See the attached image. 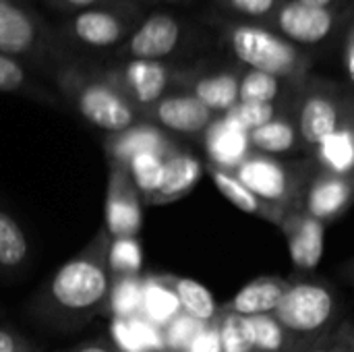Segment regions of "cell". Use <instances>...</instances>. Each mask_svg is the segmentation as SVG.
<instances>
[{"instance_id":"1","label":"cell","mask_w":354,"mask_h":352,"mask_svg":"<svg viewBox=\"0 0 354 352\" xmlns=\"http://www.w3.org/2000/svg\"><path fill=\"white\" fill-rule=\"evenodd\" d=\"M110 241L106 228H100L91 243L54 274L48 286V305L54 315L87 322L108 305L112 286L108 270Z\"/></svg>"},{"instance_id":"2","label":"cell","mask_w":354,"mask_h":352,"mask_svg":"<svg viewBox=\"0 0 354 352\" xmlns=\"http://www.w3.org/2000/svg\"><path fill=\"white\" fill-rule=\"evenodd\" d=\"M340 305L334 288L315 278L297 276L274 311L276 322L288 338L290 352H303L338 326Z\"/></svg>"},{"instance_id":"3","label":"cell","mask_w":354,"mask_h":352,"mask_svg":"<svg viewBox=\"0 0 354 352\" xmlns=\"http://www.w3.org/2000/svg\"><path fill=\"white\" fill-rule=\"evenodd\" d=\"M226 44L245 68L295 83H303L311 75V52L295 46L266 23H230L226 27Z\"/></svg>"},{"instance_id":"4","label":"cell","mask_w":354,"mask_h":352,"mask_svg":"<svg viewBox=\"0 0 354 352\" xmlns=\"http://www.w3.org/2000/svg\"><path fill=\"white\" fill-rule=\"evenodd\" d=\"M295 120L307 156L332 133L354 120V93L332 79L309 75L295 100Z\"/></svg>"},{"instance_id":"5","label":"cell","mask_w":354,"mask_h":352,"mask_svg":"<svg viewBox=\"0 0 354 352\" xmlns=\"http://www.w3.org/2000/svg\"><path fill=\"white\" fill-rule=\"evenodd\" d=\"M315 172L317 166L309 156L303 160H284L253 151L232 174L261 201L290 214L301 210L307 185Z\"/></svg>"},{"instance_id":"6","label":"cell","mask_w":354,"mask_h":352,"mask_svg":"<svg viewBox=\"0 0 354 352\" xmlns=\"http://www.w3.org/2000/svg\"><path fill=\"white\" fill-rule=\"evenodd\" d=\"M353 15L354 4L342 8H315L295 0H282L266 25L309 52L340 39Z\"/></svg>"},{"instance_id":"7","label":"cell","mask_w":354,"mask_h":352,"mask_svg":"<svg viewBox=\"0 0 354 352\" xmlns=\"http://www.w3.org/2000/svg\"><path fill=\"white\" fill-rule=\"evenodd\" d=\"M141 195L129 174V168L110 162V180L106 195V232L110 239H133L143 224Z\"/></svg>"},{"instance_id":"8","label":"cell","mask_w":354,"mask_h":352,"mask_svg":"<svg viewBox=\"0 0 354 352\" xmlns=\"http://www.w3.org/2000/svg\"><path fill=\"white\" fill-rule=\"evenodd\" d=\"M75 104L87 122L114 135L135 127L137 120L133 106L116 89L104 83H85L77 87Z\"/></svg>"},{"instance_id":"9","label":"cell","mask_w":354,"mask_h":352,"mask_svg":"<svg viewBox=\"0 0 354 352\" xmlns=\"http://www.w3.org/2000/svg\"><path fill=\"white\" fill-rule=\"evenodd\" d=\"M286 239L288 255L292 266L301 276H307L313 272L322 257H324V247H326V224L315 220L303 210L290 212L282 218L278 224Z\"/></svg>"},{"instance_id":"10","label":"cell","mask_w":354,"mask_h":352,"mask_svg":"<svg viewBox=\"0 0 354 352\" xmlns=\"http://www.w3.org/2000/svg\"><path fill=\"white\" fill-rule=\"evenodd\" d=\"M354 203V178L353 176H336L317 170L307 185L301 210L319 220L322 224H330L346 214Z\"/></svg>"},{"instance_id":"11","label":"cell","mask_w":354,"mask_h":352,"mask_svg":"<svg viewBox=\"0 0 354 352\" xmlns=\"http://www.w3.org/2000/svg\"><path fill=\"white\" fill-rule=\"evenodd\" d=\"M156 122L178 135H203L218 118L193 93H178L162 98L153 108Z\"/></svg>"},{"instance_id":"12","label":"cell","mask_w":354,"mask_h":352,"mask_svg":"<svg viewBox=\"0 0 354 352\" xmlns=\"http://www.w3.org/2000/svg\"><path fill=\"white\" fill-rule=\"evenodd\" d=\"M203 143L209 158L207 164L228 172H234L253 154L249 133L228 116H218L209 124V129L203 133Z\"/></svg>"},{"instance_id":"13","label":"cell","mask_w":354,"mask_h":352,"mask_svg":"<svg viewBox=\"0 0 354 352\" xmlns=\"http://www.w3.org/2000/svg\"><path fill=\"white\" fill-rule=\"evenodd\" d=\"M180 23L164 12L151 15L141 23L129 41V52L137 60H160L170 56L180 44Z\"/></svg>"},{"instance_id":"14","label":"cell","mask_w":354,"mask_h":352,"mask_svg":"<svg viewBox=\"0 0 354 352\" xmlns=\"http://www.w3.org/2000/svg\"><path fill=\"white\" fill-rule=\"evenodd\" d=\"M251 149L255 154L272 156V158H284V156H297L307 154L305 143L299 135V127L295 120V106L282 114H278L274 120L266 122L263 127L249 133Z\"/></svg>"},{"instance_id":"15","label":"cell","mask_w":354,"mask_h":352,"mask_svg":"<svg viewBox=\"0 0 354 352\" xmlns=\"http://www.w3.org/2000/svg\"><path fill=\"white\" fill-rule=\"evenodd\" d=\"M286 288H288L286 278L261 276L251 280L247 286H243L226 305H222V309L228 313H236L241 317L274 315Z\"/></svg>"},{"instance_id":"16","label":"cell","mask_w":354,"mask_h":352,"mask_svg":"<svg viewBox=\"0 0 354 352\" xmlns=\"http://www.w3.org/2000/svg\"><path fill=\"white\" fill-rule=\"evenodd\" d=\"M176 147L172 139L166 137L164 131L151 127V124H141V127H131L122 133H116L108 141V158L110 162L118 164H129V160L137 154L151 151L158 156H170Z\"/></svg>"},{"instance_id":"17","label":"cell","mask_w":354,"mask_h":352,"mask_svg":"<svg viewBox=\"0 0 354 352\" xmlns=\"http://www.w3.org/2000/svg\"><path fill=\"white\" fill-rule=\"evenodd\" d=\"M203 174V164L185 149H174L164 160V183L151 203H172L195 189Z\"/></svg>"},{"instance_id":"18","label":"cell","mask_w":354,"mask_h":352,"mask_svg":"<svg viewBox=\"0 0 354 352\" xmlns=\"http://www.w3.org/2000/svg\"><path fill=\"white\" fill-rule=\"evenodd\" d=\"M207 172H209V176H212L216 189H218L234 207H239L241 212L251 214V216H257V218H261V220H266V222H272V224H276V226H278V224L282 222V218L286 216V212H282L280 207H276V205H272V203H266V201H261L255 193H251V191H249L232 172L222 170V168L212 166V164H207Z\"/></svg>"},{"instance_id":"19","label":"cell","mask_w":354,"mask_h":352,"mask_svg":"<svg viewBox=\"0 0 354 352\" xmlns=\"http://www.w3.org/2000/svg\"><path fill=\"white\" fill-rule=\"evenodd\" d=\"M309 158L322 172L336 176H354V120L324 139L309 154Z\"/></svg>"},{"instance_id":"20","label":"cell","mask_w":354,"mask_h":352,"mask_svg":"<svg viewBox=\"0 0 354 352\" xmlns=\"http://www.w3.org/2000/svg\"><path fill=\"white\" fill-rule=\"evenodd\" d=\"M303 83L286 81L268 73H259L253 68H245L241 73L239 85V102L247 104H280L297 98L299 87Z\"/></svg>"},{"instance_id":"21","label":"cell","mask_w":354,"mask_h":352,"mask_svg":"<svg viewBox=\"0 0 354 352\" xmlns=\"http://www.w3.org/2000/svg\"><path fill=\"white\" fill-rule=\"evenodd\" d=\"M239 85L241 73L222 71L199 77L193 83V95L203 106H207L216 116H224L239 104Z\"/></svg>"},{"instance_id":"22","label":"cell","mask_w":354,"mask_h":352,"mask_svg":"<svg viewBox=\"0 0 354 352\" xmlns=\"http://www.w3.org/2000/svg\"><path fill=\"white\" fill-rule=\"evenodd\" d=\"M168 282L180 303V311L193 319H197L203 326H209L218 322L222 307L216 303L214 295L197 280L191 278H174L168 276Z\"/></svg>"},{"instance_id":"23","label":"cell","mask_w":354,"mask_h":352,"mask_svg":"<svg viewBox=\"0 0 354 352\" xmlns=\"http://www.w3.org/2000/svg\"><path fill=\"white\" fill-rule=\"evenodd\" d=\"M35 41L33 21L8 0H0V54L27 52Z\"/></svg>"},{"instance_id":"24","label":"cell","mask_w":354,"mask_h":352,"mask_svg":"<svg viewBox=\"0 0 354 352\" xmlns=\"http://www.w3.org/2000/svg\"><path fill=\"white\" fill-rule=\"evenodd\" d=\"M127 81L131 85L135 100L147 106L162 100L170 81V73L158 60H135L127 68Z\"/></svg>"},{"instance_id":"25","label":"cell","mask_w":354,"mask_h":352,"mask_svg":"<svg viewBox=\"0 0 354 352\" xmlns=\"http://www.w3.org/2000/svg\"><path fill=\"white\" fill-rule=\"evenodd\" d=\"M180 303L168 282V276L147 278L143 286V311L141 317L164 328L176 315H180Z\"/></svg>"},{"instance_id":"26","label":"cell","mask_w":354,"mask_h":352,"mask_svg":"<svg viewBox=\"0 0 354 352\" xmlns=\"http://www.w3.org/2000/svg\"><path fill=\"white\" fill-rule=\"evenodd\" d=\"M77 37L89 46H112L120 39L122 33V23L110 12L104 10H85L75 19L73 25Z\"/></svg>"},{"instance_id":"27","label":"cell","mask_w":354,"mask_h":352,"mask_svg":"<svg viewBox=\"0 0 354 352\" xmlns=\"http://www.w3.org/2000/svg\"><path fill=\"white\" fill-rule=\"evenodd\" d=\"M143 286L145 280L139 276H120L112 278L108 295V313L112 319H131L139 317L143 311Z\"/></svg>"},{"instance_id":"28","label":"cell","mask_w":354,"mask_h":352,"mask_svg":"<svg viewBox=\"0 0 354 352\" xmlns=\"http://www.w3.org/2000/svg\"><path fill=\"white\" fill-rule=\"evenodd\" d=\"M164 156L151 154V151H143L137 154L129 160L127 168L129 174L141 195V199L145 203H151V199L156 197V193L162 189L164 183Z\"/></svg>"},{"instance_id":"29","label":"cell","mask_w":354,"mask_h":352,"mask_svg":"<svg viewBox=\"0 0 354 352\" xmlns=\"http://www.w3.org/2000/svg\"><path fill=\"white\" fill-rule=\"evenodd\" d=\"M29 257V241L21 224L0 210V268L19 270Z\"/></svg>"},{"instance_id":"30","label":"cell","mask_w":354,"mask_h":352,"mask_svg":"<svg viewBox=\"0 0 354 352\" xmlns=\"http://www.w3.org/2000/svg\"><path fill=\"white\" fill-rule=\"evenodd\" d=\"M218 334L222 352H257L249 317H241L222 309L218 317Z\"/></svg>"},{"instance_id":"31","label":"cell","mask_w":354,"mask_h":352,"mask_svg":"<svg viewBox=\"0 0 354 352\" xmlns=\"http://www.w3.org/2000/svg\"><path fill=\"white\" fill-rule=\"evenodd\" d=\"M143 268V251L137 241L133 239H112L108 249V270L112 278L120 276H139Z\"/></svg>"},{"instance_id":"32","label":"cell","mask_w":354,"mask_h":352,"mask_svg":"<svg viewBox=\"0 0 354 352\" xmlns=\"http://www.w3.org/2000/svg\"><path fill=\"white\" fill-rule=\"evenodd\" d=\"M295 100H297V98H295ZM295 100H290V102H280V104H247V102H239V104H236L228 114H224V116H228V118H230L232 122H236L241 129H245L247 133H251V131L263 127L266 122L274 120L278 114L290 110V108L295 106Z\"/></svg>"},{"instance_id":"33","label":"cell","mask_w":354,"mask_h":352,"mask_svg":"<svg viewBox=\"0 0 354 352\" xmlns=\"http://www.w3.org/2000/svg\"><path fill=\"white\" fill-rule=\"evenodd\" d=\"M257 352H290L288 338L274 315L249 317Z\"/></svg>"},{"instance_id":"34","label":"cell","mask_w":354,"mask_h":352,"mask_svg":"<svg viewBox=\"0 0 354 352\" xmlns=\"http://www.w3.org/2000/svg\"><path fill=\"white\" fill-rule=\"evenodd\" d=\"M162 330H164L166 351L185 352L189 349V344L195 340V336L203 330V324H199L197 319H193V317L180 313V315H176L168 326H164Z\"/></svg>"},{"instance_id":"35","label":"cell","mask_w":354,"mask_h":352,"mask_svg":"<svg viewBox=\"0 0 354 352\" xmlns=\"http://www.w3.org/2000/svg\"><path fill=\"white\" fill-rule=\"evenodd\" d=\"M222 8L228 12L251 21V23H268L274 10L280 6L282 0H218Z\"/></svg>"},{"instance_id":"36","label":"cell","mask_w":354,"mask_h":352,"mask_svg":"<svg viewBox=\"0 0 354 352\" xmlns=\"http://www.w3.org/2000/svg\"><path fill=\"white\" fill-rule=\"evenodd\" d=\"M303 352H354L353 324H338L330 334H326Z\"/></svg>"},{"instance_id":"37","label":"cell","mask_w":354,"mask_h":352,"mask_svg":"<svg viewBox=\"0 0 354 352\" xmlns=\"http://www.w3.org/2000/svg\"><path fill=\"white\" fill-rule=\"evenodd\" d=\"M340 62L346 77V87L354 93V15L348 19L342 35H340Z\"/></svg>"},{"instance_id":"38","label":"cell","mask_w":354,"mask_h":352,"mask_svg":"<svg viewBox=\"0 0 354 352\" xmlns=\"http://www.w3.org/2000/svg\"><path fill=\"white\" fill-rule=\"evenodd\" d=\"M25 85L23 66L6 54H0V91H19Z\"/></svg>"},{"instance_id":"39","label":"cell","mask_w":354,"mask_h":352,"mask_svg":"<svg viewBox=\"0 0 354 352\" xmlns=\"http://www.w3.org/2000/svg\"><path fill=\"white\" fill-rule=\"evenodd\" d=\"M185 352H222L220 346V334H218V322L203 326V330L195 336V340L189 344Z\"/></svg>"},{"instance_id":"40","label":"cell","mask_w":354,"mask_h":352,"mask_svg":"<svg viewBox=\"0 0 354 352\" xmlns=\"http://www.w3.org/2000/svg\"><path fill=\"white\" fill-rule=\"evenodd\" d=\"M0 352H37L21 334L0 328Z\"/></svg>"},{"instance_id":"41","label":"cell","mask_w":354,"mask_h":352,"mask_svg":"<svg viewBox=\"0 0 354 352\" xmlns=\"http://www.w3.org/2000/svg\"><path fill=\"white\" fill-rule=\"evenodd\" d=\"M307 6H315V8H342V6H351L354 0H295Z\"/></svg>"},{"instance_id":"42","label":"cell","mask_w":354,"mask_h":352,"mask_svg":"<svg viewBox=\"0 0 354 352\" xmlns=\"http://www.w3.org/2000/svg\"><path fill=\"white\" fill-rule=\"evenodd\" d=\"M68 352H118L114 346H108V344H102V342H91V344H83V346H77Z\"/></svg>"},{"instance_id":"43","label":"cell","mask_w":354,"mask_h":352,"mask_svg":"<svg viewBox=\"0 0 354 352\" xmlns=\"http://www.w3.org/2000/svg\"><path fill=\"white\" fill-rule=\"evenodd\" d=\"M68 2H73V4H77V6H85V4H91L93 0H68Z\"/></svg>"},{"instance_id":"44","label":"cell","mask_w":354,"mask_h":352,"mask_svg":"<svg viewBox=\"0 0 354 352\" xmlns=\"http://www.w3.org/2000/svg\"><path fill=\"white\" fill-rule=\"evenodd\" d=\"M348 278H351V282H353V286H354V263H353V268H348Z\"/></svg>"},{"instance_id":"45","label":"cell","mask_w":354,"mask_h":352,"mask_svg":"<svg viewBox=\"0 0 354 352\" xmlns=\"http://www.w3.org/2000/svg\"><path fill=\"white\" fill-rule=\"evenodd\" d=\"M353 330H354V324H353Z\"/></svg>"},{"instance_id":"46","label":"cell","mask_w":354,"mask_h":352,"mask_svg":"<svg viewBox=\"0 0 354 352\" xmlns=\"http://www.w3.org/2000/svg\"><path fill=\"white\" fill-rule=\"evenodd\" d=\"M164 352H168V351H164Z\"/></svg>"},{"instance_id":"47","label":"cell","mask_w":354,"mask_h":352,"mask_svg":"<svg viewBox=\"0 0 354 352\" xmlns=\"http://www.w3.org/2000/svg\"><path fill=\"white\" fill-rule=\"evenodd\" d=\"M353 178H354V176H353Z\"/></svg>"}]
</instances>
